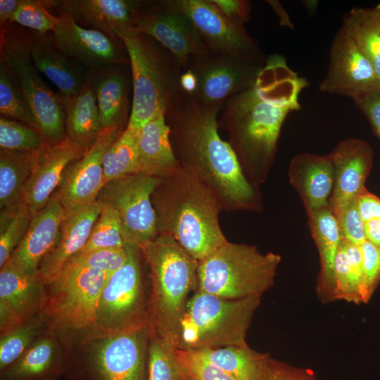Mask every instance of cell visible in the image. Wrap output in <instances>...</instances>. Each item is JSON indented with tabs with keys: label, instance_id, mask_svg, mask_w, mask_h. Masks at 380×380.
I'll list each match as a JSON object with an SVG mask.
<instances>
[{
	"label": "cell",
	"instance_id": "obj_1",
	"mask_svg": "<svg viewBox=\"0 0 380 380\" xmlns=\"http://www.w3.org/2000/svg\"><path fill=\"white\" fill-rule=\"evenodd\" d=\"M279 56L267 60L255 83L221 108L219 129L229 134L248 181L263 184L274 162L281 126L288 114L300 108L298 94L306 85Z\"/></svg>",
	"mask_w": 380,
	"mask_h": 380
},
{
	"label": "cell",
	"instance_id": "obj_2",
	"mask_svg": "<svg viewBox=\"0 0 380 380\" xmlns=\"http://www.w3.org/2000/svg\"><path fill=\"white\" fill-rule=\"evenodd\" d=\"M220 110L199 103L182 87L169 101L165 116L170 141L182 167L196 176L227 211H259L257 189L246 179L229 142L218 132Z\"/></svg>",
	"mask_w": 380,
	"mask_h": 380
},
{
	"label": "cell",
	"instance_id": "obj_3",
	"mask_svg": "<svg viewBox=\"0 0 380 380\" xmlns=\"http://www.w3.org/2000/svg\"><path fill=\"white\" fill-rule=\"evenodd\" d=\"M151 201L158 234H169L198 261L228 241L220 225L221 203L190 171L182 167L160 179Z\"/></svg>",
	"mask_w": 380,
	"mask_h": 380
},
{
	"label": "cell",
	"instance_id": "obj_4",
	"mask_svg": "<svg viewBox=\"0 0 380 380\" xmlns=\"http://www.w3.org/2000/svg\"><path fill=\"white\" fill-rule=\"evenodd\" d=\"M140 248L149 269L150 332L177 348L181 319L190 293L197 289L198 261L167 234H158Z\"/></svg>",
	"mask_w": 380,
	"mask_h": 380
},
{
	"label": "cell",
	"instance_id": "obj_5",
	"mask_svg": "<svg viewBox=\"0 0 380 380\" xmlns=\"http://www.w3.org/2000/svg\"><path fill=\"white\" fill-rule=\"evenodd\" d=\"M148 326L105 333L94 330L65 348L62 375L71 380H147Z\"/></svg>",
	"mask_w": 380,
	"mask_h": 380
},
{
	"label": "cell",
	"instance_id": "obj_6",
	"mask_svg": "<svg viewBox=\"0 0 380 380\" xmlns=\"http://www.w3.org/2000/svg\"><path fill=\"white\" fill-rule=\"evenodd\" d=\"M132 73L133 99L127 128L140 130L165 113L181 88L182 65L177 58L156 39L130 30L120 36Z\"/></svg>",
	"mask_w": 380,
	"mask_h": 380
},
{
	"label": "cell",
	"instance_id": "obj_7",
	"mask_svg": "<svg viewBox=\"0 0 380 380\" xmlns=\"http://www.w3.org/2000/svg\"><path fill=\"white\" fill-rule=\"evenodd\" d=\"M280 255L227 241L198 261L196 291L229 299L261 297L274 284Z\"/></svg>",
	"mask_w": 380,
	"mask_h": 380
},
{
	"label": "cell",
	"instance_id": "obj_8",
	"mask_svg": "<svg viewBox=\"0 0 380 380\" xmlns=\"http://www.w3.org/2000/svg\"><path fill=\"white\" fill-rule=\"evenodd\" d=\"M260 301L261 297L229 299L196 291L181 319L176 348L248 346L247 332Z\"/></svg>",
	"mask_w": 380,
	"mask_h": 380
},
{
	"label": "cell",
	"instance_id": "obj_9",
	"mask_svg": "<svg viewBox=\"0 0 380 380\" xmlns=\"http://www.w3.org/2000/svg\"><path fill=\"white\" fill-rule=\"evenodd\" d=\"M111 275L68 262L46 286L47 300L42 313L64 348L94 329L99 301Z\"/></svg>",
	"mask_w": 380,
	"mask_h": 380
},
{
	"label": "cell",
	"instance_id": "obj_10",
	"mask_svg": "<svg viewBox=\"0 0 380 380\" xmlns=\"http://www.w3.org/2000/svg\"><path fill=\"white\" fill-rule=\"evenodd\" d=\"M0 57L12 70L47 144L66 137L61 98L43 81L31 58L28 34L11 25L0 34Z\"/></svg>",
	"mask_w": 380,
	"mask_h": 380
},
{
	"label": "cell",
	"instance_id": "obj_11",
	"mask_svg": "<svg viewBox=\"0 0 380 380\" xmlns=\"http://www.w3.org/2000/svg\"><path fill=\"white\" fill-rule=\"evenodd\" d=\"M125 247L127 260L112 274L103 289L94 330L115 333L148 326V293L144 284L141 250L134 245Z\"/></svg>",
	"mask_w": 380,
	"mask_h": 380
},
{
	"label": "cell",
	"instance_id": "obj_12",
	"mask_svg": "<svg viewBox=\"0 0 380 380\" xmlns=\"http://www.w3.org/2000/svg\"><path fill=\"white\" fill-rule=\"evenodd\" d=\"M160 179L139 172L113 179L101 189L97 200L118 213L125 245L141 247L158 235L151 196Z\"/></svg>",
	"mask_w": 380,
	"mask_h": 380
},
{
	"label": "cell",
	"instance_id": "obj_13",
	"mask_svg": "<svg viewBox=\"0 0 380 380\" xmlns=\"http://www.w3.org/2000/svg\"><path fill=\"white\" fill-rule=\"evenodd\" d=\"M169 1L190 19L207 52L256 65L266 63L265 54L244 26L229 20L210 0Z\"/></svg>",
	"mask_w": 380,
	"mask_h": 380
},
{
	"label": "cell",
	"instance_id": "obj_14",
	"mask_svg": "<svg viewBox=\"0 0 380 380\" xmlns=\"http://www.w3.org/2000/svg\"><path fill=\"white\" fill-rule=\"evenodd\" d=\"M264 65L208 52L191 56L186 70L194 75L196 87L190 94L201 105L220 110L255 83Z\"/></svg>",
	"mask_w": 380,
	"mask_h": 380
},
{
	"label": "cell",
	"instance_id": "obj_15",
	"mask_svg": "<svg viewBox=\"0 0 380 380\" xmlns=\"http://www.w3.org/2000/svg\"><path fill=\"white\" fill-rule=\"evenodd\" d=\"M132 30L158 42L177 58L184 70L191 56L207 53L190 19L169 0L140 1Z\"/></svg>",
	"mask_w": 380,
	"mask_h": 380
},
{
	"label": "cell",
	"instance_id": "obj_16",
	"mask_svg": "<svg viewBox=\"0 0 380 380\" xmlns=\"http://www.w3.org/2000/svg\"><path fill=\"white\" fill-rule=\"evenodd\" d=\"M379 87L380 79L372 63L341 27L333 39L319 91L355 100Z\"/></svg>",
	"mask_w": 380,
	"mask_h": 380
},
{
	"label": "cell",
	"instance_id": "obj_17",
	"mask_svg": "<svg viewBox=\"0 0 380 380\" xmlns=\"http://www.w3.org/2000/svg\"><path fill=\"white\" fill-rule=\"evenodd\" d=\"M125 129L113 127L101 130L94 143L80 158L67 168L56 191L66 210L91 203L105 184L103 160L108 147Z\"/></svg>",
	"mask_w": 380,
	"mask_h": 380
},
{
	"label": "cell",
	"instance_id": "obj_18",
	"mask_svg": "<svg viewBox=\"0 0 380 380\" xmlns=\"http://www.w3.org/2000/svg\"><path fill=\"white\" fill-rule=\"evenodd\" d=\"M59 21L52 32L60 49L82 64L87 70L118 64H129L126 47L119 38H113L84 27L68 13H60Z\"/></svg>",
	"mask_w": 380,
	"mask_h": 380
},
{
	"label": "cell",
	"instance_id": "obj_19",
	"mask_svg": "<svg viewBox=\"0 0 380 380\" xmlns=\"http://www.w3.org/2000/svg\"><path fill=\"white\" fill-rule=\"evenodd\" d=\"M46 300V286L39 275L6 262L0 270L1 334L41 314Z\"/></svg>",
	"mask_w": 380,
	"mask_h": 380
},
{
	"label": "cell",
	"instance_id": "obj_20",
	"mask_svg": "<svg viewBox=\"0 0 380 380\" xmlns=\"http://www.w3.org/2000/svg\"><path fill=\"white\" fill-rule=\"evenodd\" d=\"M84 151L67 136L60 142L45 144L38 150L32 174L20 199L32 215L47 204L61 185L68 167Z\"/></svg>",
	"mask_w": 380,
	"mask_h": 380
},
{
	"label": "cell",
	"instance_id": "obj_21",
	"mask_svg": "<svg viewBox=\"0 0 380 380\" xmlns=\"http://www.w3.org/2000/svg\"><path fill=\"white\" fill-rule=\"evenodd\" d=\"M104 203L99 200L66 210L55 244L42 260L39 276L46 286L52 283L66 264L85 246Z\"/></svg>",
	"mask_w": 380,
	"mask_h": 380
},
{
	"label": "cell",
	"instance_id": "obj_22",
	"mask_svg": "<svg viewBox=\"0 0 380 380\" xmlns=\"http://www.w3.org/2000/svg\"><path fill=\"white\" fill-rule=\"evenodd\" d=\"M334 169V184L330 200L334 213L355 201L365 188L372 168L373 151L365 141L357 138L342 140L329 154Z\"/></svg>",
	"mask_w": 380,
	"mask_h": 380
},
{
	"label": "cell",
	"instance_id": "obj_23",
	"mask_svg": "<svg viewBox=\"0 0 380 380\" xmlns=\"http://www.w3.org/2000/svg\"><path fill=\"white\" fill-rule=\"evenodd\" d=\"M48 8L69 14L80 25L100 31L113 38L132 30L140 1L134 0H48Z\"/></svg>",
	"mask_w": 380,
	"mask_h": 380
},
{
	"label": "cell",
	"instance_id": "obj_24",
	"mask_svg": "<svg viewBox=\"0 0 380 380\" xmlns=\"http://www.w3.org/2000/svg\"><path fill=\"white\" fill-rule=\"evenodd\" d=\"M66 210L55 192L47 204L32 215L27 232L6 262L31 275L55 244Z\"/></svg>",
	"mask_w": 380,
	"mask_h": 380
},
{
	"label": "cell",
	"instance_id": "obj_25",
	"mask_svg": "<svg viewBox=\"0 0 380 380\" xmlns=\"http://www.w3.org/2000/svg\"><path fill=\"white\" fill-rule=\"evenodd\" d=\"M128 65H112L87 71V82L96 95L102 129L127 127L130 118L129 94L132 84Z\"/></svg>",
	"mask_w": 380,
	"mask_h": 380
},
{
	"label": "cell",
	"instance_id": "obj_26",
	"mask_svg": "<svg viewBox=\"0 0 380 380\" xmlns=\"http://www.w3.org/2000/svg\"><path fill=\"white\" fill-rule=\"evenodd\" d=\"M289 177L308 214L330 207L334 169L329 154L296 155L290 162Z\"/></svg>",
	"mask_w": 380,
	"mask_h": 380
},
{
	"label": "cell",
	"instance_id": "obj_27",
	"mask_svg": "<svg viewBox=\"0 0 380 380\" xmlns=\"http://www.w3.org/2000/svg\"><path fill=\"white\" fill-rule=\"evenodd\" d=\"M31 58L39 72L59 89L61 99L77 92L87 82V74L76 67L58 46L49 33L28 34Z\"/></svg>",
	"mask_w": 380,
	"mask_h": 380
},
{
	"label": "cell",
	"instance_id": "obj_28",
	"mask_svg": "<svg viewBox=\"0 0 380 380\" xmlns=\"http://www.w3.org/2000/svg\"><path fill=\"white\" fill-rule=\"evenodd\" d=\"M50 330L34 342L15 361L0 371V380H45L61 376L65 350Z\"/></svg>",
	"mask_w": 380,
	"mask_h": 380
},
{
	"label": "cell",
	"instance_id": "obj_29",
	"mask_svg": "<svg viewBox=\"0 0 380 380\" xmlns=\"http://www.w3.org/2000/svg\"><path fill=\"white\" fill-rule=\"evenodd\" d=\"M138 153L141 173L159 179L182 168L170 141V129L165 113L147 122L139 131Z\"/></svg>",
	"mask_w": 380,
	"mask_h": 380
},
{
	"label": "cell",
	"instance_id": "obj_30",
	"mask_svg": "<svg viewBox=\"0 0 380 380\" xmlns=\"http://www.w3.org/2000/svg\"><path fill=\"white\" fill-rule=\"evenodd\" d=\"M308 226L318 250L320 270L316 293L324 303L334 300V263L342 241L336 217L329 208L308 214Z\"/></svg>",
	"mask_w": 380,
	"mask_h": 380
},
{
	"label": "cell",
	"instance_id": "obj_31",
	"mask_svg": "<svg viewBox=\"0 0 380 380\" xmlns=\"http://www.w3.org/2000/svg\"><path fill=\"white\" fill-rule=\"evenodd\" d=\"M62 101L66 136L87 149L103 129L94 90L86 82L77 92Z\"/></svg>",
	"mask_w": 380,
	"mask_h": 380
},
{
	"label": "cell",
	"instance_id": "obj_32",
	"mask_svg": "<svg viewBox=\"0 0 380 380\" xmlns=\"http://www.w3.org/2000/svg\"><path fill=\"white\" fill-rule=\"evenodd\" d=\"M192 352L235 380H260L270 357L269 354L254 350L248 346Z\"/></svg>",
	"mask_w": 380,
	"mask_h": 380
},
{
	"label": "cell",
	"instance_id": "obj_33",
	"mask_svg": "<svg viewBox=\"0 0 380 380\" xmlns=\"http://www.w3.org/2000/svg\"><path fill=\"white\" fill-rule=\"evenodd\" d=\"M341 27L380 79V4L373 8H353L344 15Z\"/></svg>",
	"mask_w": 380,
	"mask_h": 380
},
{
	"label": "cell",
	"instance_id": "obj_34",
	"mask_svg": "<svg viewBox=\"0 0 380 380\" xmlns=\"http://www.w3.org/2000/svg\"><path fill=\"white\" fill-rule=\"evenodd\" d=\"M37 151L0 149V208L20 201L32 174Z\"/></svg>",
	"mask_w": 380,
	"mask_h": 380
},
{
	"label": "cell",
	"instance_id": "obj_35",
	"mask_svg": "<svg viewBox=\"0 0 380 380\" xmlns=\"http://www.w3.org/2000/svg\"><path fill=\"white\" fill-rule=\"evenodd\" d=\"M139 131L127 127L107 149L103 160L105 184L123 176L139 173Z\"/></svg>",
	"mask_w": 380,
	"mask_h": 380
},
{
	"label": "cell",
	"instance_id": "obj_36",
	"mask_svg": "<svg viewBox=\"0 0 380 380\" xmlns=\"http://www.w3.org/2000/svg\"><path fill=\"white\" fill-rule=\"evenodd\" d=\"M43 313L1 334L0 336V371L15 361L34 342L49 331Z\"/></svg>",
	"mask_w": 380,
	"mask_h": 380
},
{
	"label": "cell",
	"instance_id": "obj_37",
	"mask_svg": "<svg viewBox=\"0 0 380 380\" xmlns=\"http://www.w3.org/2000/svg\"><path fill=\"white\" fill-rule=\"evenodd\" d=\"M0 113L1 115L23 122L39 131L32 111L12 70L1 57H0Z\"/></svg>",
	"mask_w": 380,
	"mask_h": 380
},
{
	"label": "cell",
	"instance_id": "obj_38",
	"mask_svg": "<svg viewBox=\"0 0 380 380\" xmlns=\"http://www.w3.org/2000/svg\"><path fill=\"white\" fill-rule=\"evenodd\" d=\"M32 215L30 209L20 201L1 210L0 268L21 243Z\"/></svg>",
	"mask_w": 380,
	"mask_h": 380
},
{
	"label": "cell",
	"instance_id": "obj_39",
	"mask_svg": "<svg viewBox=\"0 0 380 380\" xmlns=\"http://www.w3.org/2000/svg\"><path fill=\"white\" fill-rule=\"evenodd\" d=\"M123 247L125 243L118 213L111 205L104 203L85 246L79 253Z\"/></svg>",
	"mask_w": 380,
	"mask_h": 380
},
{
	"label": "cell",
	"instance_id": "obj_40",
	"mask_svg": "<svg viewBox=\"0 0 380 380\" xmlns=\"http://www.w3.org/2000/svg\"><path fill=\"white\" fill-rule=\"evenodd\" d=\"M47 144L36 129L23 122L0 116V147L15 151H37Z\"/></svg>",
	"mask_w": 380,
	"mask_h": 380
},
{
	"label": "cell",
	"instance_id": "obj_41",
	"mask_svg": "<svg viewBox=\"0 0 380 380\" xmlns=\"http://www.w3.org/2000/svg\"><path fill=\"white\" fill-rule=\"evenodd\" d=\"M173 349L150 332L147 380H181Z\"/></svg>",
	"mask_w": 380,
	"mask_h": 380
},
{
	"label": "cell",
	"instance_id": "obj_42",
	"mask_svg": "<svg viewBox=\"0 0 380 380\" xmlns=\"http://www.w3.org/2000/svg\"><path fill=\"white\" fill-rule=\"evenodd\" d=\"M58 21L59 17L51 13L43 1L39 0H20L11 19V23L39 33L53 32Z\"/></svg>",
	"mask_w": 380,
	"mask_h": 380
},
{
	"label": "cell",
	"instance_id": "obj_43",
	"mask_svg": "<svg viewBox=\"0 0 380 380\" xmlns=\"http://www.w3.org/2000/svg\"><path fill=\"white\" fill-rule=\"evenodd\" d=\"M181 380H235L194 352L175 348Z\"/></svg>",
	"mask_w": 380,
	"mask_h": 380
},
{
	"label": "cell",
	"instance_id": "obj_44",
	"mask_svg": "<svg viewBox=\"0 0 380 380\" xmlns=\"http://www.w3.org/2000/svg\"><path fill=\"white\" fill-rule=\"evenodd\" d=\"M127 258L126 247L102 248L78 253L68 262L103 270L112 274L125 264Z\"/></svg>",
	"mask_w": 380,
	"mask_h": 380
},
{
	"label": "cell",
	"instance_id": "obj_45",
	"mask_svg": "<svg viewBox=\"0 0 380 380\" xmlns=\"http://www.w3.org/2000/svg\"><path fill=\"white\" fill-rule=\"evenodd\" d=\"M334 215L342 239L357 246L366 241L365 223L359 214L355 201L341 208Z\"/></svg>",
	"mask_w": 380,
	"mask_h": 380
},
{
	"label": "cell",
	"instance_id": "obj_46",
	"mask_svg": "<svg viewBox=\"0 0 380 380\" xmlns=\"http://www.w3.org/2000/svg\"><path fill=\"white\" fill-rule=\"evenodd\" d=\"M342 242L346 255L352 303L355 304L367 303L365 295V279L360 247L343 239Z\"/></svg>",
	"mask_w": 380,
	"mask_h": 380
},
{
	"label": "cell",
	"instance_id": "obj_47",
	"mask_svg": "<svg viewBox=\"0 0 380 380\" xmlns=\"http://www.w3.org/2000/svg\"><path fill=\"white\" fill-rule=\"evenodd\" d=\"M359 247L364 272L365 300L367 303L380 282V248L367 240Z\"/></svg>",
	"mask_w": 380,
	"mask_h": 380
},
{
	"label": "cell",
	"instance_id": "obj_48",
	"mask_svg": "<svg viewBox=\"0 0 380 380\" xmlns=\"http://www.w3.org/2000/svg\"><path fill=\"white\" fill-rule=\"evenodd\" d=\"M260 380H317L315 372L268 357Z\"/></svg>",
	"mask_w": 380,
	"mask_h": 380
},
{
	"label": "cell",
	"instance_id": "obj_49",
	"mask_svg": "<svg viewBox=\"0 0 380 380\" xmlns=\"http://www.w3.org/2000/svg\"><path fill=\"white\" fill-rule=\"evenodd\" d=\"M352 303L348 266L343 242L340 245L334 263V300Z\"/></svg>",
	"mask_w": 380,
	"mask_h": 380
},
{
	"label": "cell",
	"instance_id": "obj_50",
	"mask_svg": "<svg viewBox=\"0 0 380 380\" xmlns=\"http://www.w3.org/2000/svg\"><path fill=\"white\" fill-rule=\"evenodd\" d=\"M229 20L241 26L251 16L252 3L246 0H210Z\"/></svg>",
	"mask_w": 380,
	"mask_h": 380
},
{
	"label": "cell",
	"instance_id": "obj_51",
	"mask_svg": "<svg viewBox=\"0 0 380 380\" xmlns=\"http://www.w3.org/2000/svg\"><path fill=\"white\" fill-rule=\"evenodd\" d=\"M380 139V87L353 100Z\"/></svg>",
	"mask_w": 380,
	"mask_h": 380
},
{
	"label": "cell",
	"instance_id": "obj_52",
	"mask_svg": "<svg viewBox=\"0 0 380 380\" xmlns=\"http://www.w3.org/2000/svg\"><path fill=\"white\" fill-rule=\"evenodd\" d=\"M357 208L364 223L380 220V198L365 188L355 199Z\"/></svg>",
	"mask_w": 380,
	"mask_h": 380
},
{
	"label": "cell",
	"instance_id": "obj_53",
	"mask_svg": "<svg viewBox=\"0 0 380 380\" xmlns=\"http://www.w3.org/2000/svg\"><path fill=\"white\" fill-rule=\"evenodd\" d=\"M20 0H0V34L4 32L12 24L11 19Z\"/></svg>",
	"mask_w": 380,
	"mask_h": 380
},
{
	"label": "cell",
	"instance_id": "obj_54",
	"mask_svg": "<svg viewBox=\"0 0 380 380\" xmlns=\"http://www.w3.org/2000/svg\"><path fill=\"white\" fill-rule=\"evenodd\" d=\"M366 240L380 248V220H373L365 223Z\"/></svg>",
	"mask_w": 380,
	"mask_h": 380
},
{
	"label": "cell",
	"instance_id": "obj_55",
	"mask_svg": "<svg viewBox=\"0 0 380 380\" xmlns=\"http://www.w3.org/2000/svg\"><path fill=\"white\" fill-rule=\"evenodd\" d=\"M180 86L186 92L192 94L196 87V79L189 70H184L180 78Z\"/></svg>",
	"mask_w": 380,
	"mask_h": 380
},
{
	"label": "cell",
	"instance_id": "obj_56",
	"mask_svg": "<svg viewBox=\"0 0 380 380\" xmlns=\"http://www.w3.org/2000/svg\"><path fill=\"white\" fill-rule=\"evenodd\" d=\"M45 380H60V376H55V377L49 378Z\"/></svg>",
	"mask_w": 380,
	"mask_h": 380
}]
</instances>
